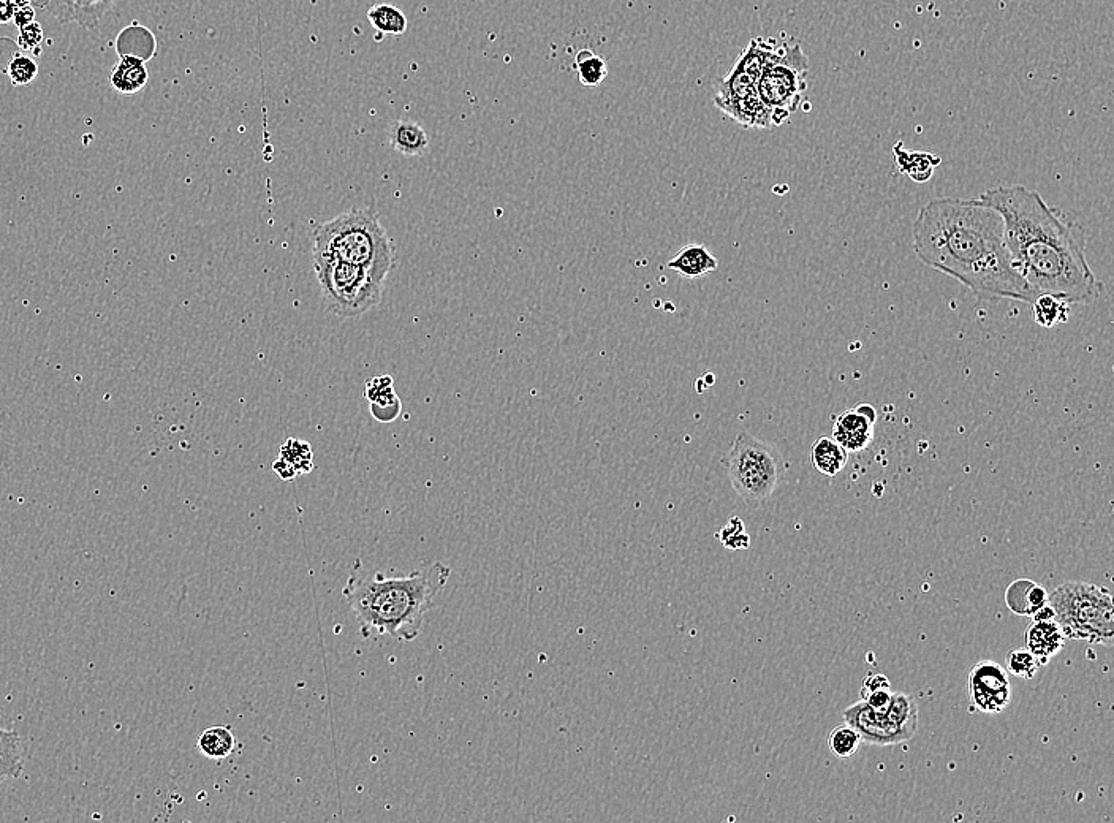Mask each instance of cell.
<instances>
[{
	"label": "cell",
	"mask_w": 1114,
	"mask_h": 823,
	"mask_svg": "<svg viewBox=\"0 0 1114 823\" xmlns=\"http://www.w3.org/2000/svg\"><path fill=\"white\" fill-rule=\"evenodd\" d=\"M776 46L774 40L752 38L732 70L716 84L714 105L744 129H773L770 113L758 95V83Z\"/></svg>",
	"instance_id": "obj_5"
},
{
	"label": "cell",
	"mask_w": 1114,
	"mask_h": 823,
	"mask_svg": "<svg viewBox=\"0 0 1114 823\" xmlns=\"http://www.w3.org/2000/svg\"><path fill=\"white\" fill-rule=\"evenodd\" d=\"M842 717L845 724L852 725L853 729L860 733L863 743L874 744V746H896L914 738L910 733L899 729L887 713L872 710L863 698L849 708H845Z\"/></svg>",
	"instance_id": "obj_11"
},
{
	"label": "cell",
	"mask_w": 1114,
	"mask_h": 823,
	"mask_svg": "<svg viewBox=\"0 0 1114 823\" xmlns=\"http://www.w3.org/2000/svg\"><path fill=\"white\" fill-rule=\"evenodd\" d=\"M719 260L703 244H687L667 263L668 270L681 274L686 279H697L713 273Z\"/></svg>",
	"instance_id": "obj_16"
},
{
	"label": "cell",
	"mask_w": 1114,
	"mask_h": 823,
	"mask_svg": "<svg viewBox=\"0 0 1114 823\" xmlns=\"http://www.w3.org/2000/svg\"><path fill=\"white\" fill-rule=\"evenodd\" d=\"M312 254L338 258L361 266L385 285L395 266V247L379 216L371 209L355 208L317 225L312 232Z\"/></svg>",
	"instance_id": "obj_4"
},
{
	"label": "cell",
	"mask_w": 1114,
	"mask_h": 823,
	"mask_svg": "<svg viewBox=\"0 0 1114 823\" xmlns=\"http://www.w3.org/2000/svg\"><path fill=\"white\" fill-rule=\"evenodd\" d=\"M1024 638L1026 648L1039 659L1040 665H1046L1058 656L1067 640L1056 619H1032Z\"/></svg>",
	"instance_id": "obj_13"
},
{
	"label": "cell",
	"mask_w": 1114,
	"mask_h": 823,
	"mask_svg": "<svg viewBox=\"0 0 1114 823\" xmlns=\"http://www.w3.org/2000/svg\"><path fill=\"white\" fill-rule=\"evenodd\" d=\"M42 42L43 29L37 21L29 24V26L23 27V29H19L18 45L21 50L32 51L35 56H38V54L42 53V51H40Z\"/></svg>",
	"instance_id": "obj_32"
},
{
	"label": "cell",
	"mask_w": 1114,
	"mask_h": 823,
	"mask_svg": "<svg viewBox=\"0 0 1114 823\" xmlns=\"http://www.w3.org/2000/svg\"><path fill=\"white\" fill-rule=\"evenodd\" d=\"M716 539L727 550L739 551L751 547V535L747 534L746 526L738 516H733L728 520L727 526L717 532Z\"/></svg>",
	"instance_id": "obj_30"
},
{
	"label": "cell",
	"mask_w": 1114,
	"mask_h": 823,
	"mask_svg": "<svg viewBox=\"0 0 1114 823\" xmlns=\"http://www.w3.org/2000/svg\"><path fill=\"white\" fill-rule=\"evenodd\" d=\"M148 80L149 72L143 59L130 54L121 56L110 76L114 91L124 95L137 94L148 84Z\"/></svg>",
	"instance_id": "obj_18"
},
{
	"label": "cell",
	"mask_w": 1114,
	"mask_h": 823,
	"mask_svg": "<svg viewBox=\"0 0 1114 823\" xmlns=\"http://www.w3.org/2000/svg\"><path fill=\"white\" fill-rule=\"evenodd\" d=\"M861 743H863V738H861L860 733L849 724L838 725L828 735V748H830L831 754L838 759L853 757L861 748Z\"/></svg>",
	"instance_id": "obj_28"
},
{
	"label": "cell",
	"mask_w": 1114,
	"mask_h": 823,
	"mask_svg": "<svg viewBox=\"0 0 1114 823\" xmlns=\"http://www.w3.org/2000/svg\"><path fill=\"white\" fill-rule=\"evenodd\" d=\"M198 751L213 760H224L235 752L236 738L228 725H216L201 732Z\"/></svg>",
	"instance_id": "obj_22"
},
{
	"label": "cell",
	"mask_w": 1114,
	"mask_h": 823,
	"mask_svg": "<svg viewBox=\"0 0 1114 823\" xmlns=\"http://www.w3.org/2000/svg\"><path fill=\"white\" fill-rule=\"evenodd\" d=\"M279 458L287 461L298 472V475L311 474L314 469V453L311 445L306 440L287 439L282 444Z\"/></svg>",
	"instance_id": "obj_27"
},
{
	"label": "cell",
	"mask_w": 1114,
	"mask_h": 823,
	"mask_svg": "<svg viewBox=\"0 0 1114 823\" xmlns=\"http://www.w3.org/2000/svg\"><path fill=\"white\" fill-rule=\"evenodd\" d=\"M877 412L871 404H858L834 418L833 439L849 453L863 452L874 437Z\"/></svg>",
	"instance_id": "obj_12"
},
{
	"label": "cell",
	"mask_w": 1114,
	"mask_h": 823,
	"mask_svg": "<svg viewBox=\"0 0 1114 823\" xmlns=\"http://www.w3.org/2000/svg\"><path fill=\"white\" fill-rule=\"evenodd\" d=\"M885 713L899 729L915 736L918 730V706L914 695L893 692L890 708Z\"/></svg>",
	"instance_id": "obj_25"
},
{
	"label": "cell",
	"mask_w": 1114,
	"mask_h": 823,
	"mask_svg": "<svg viewBox=\"0 0 1114 823\" xmlns=\"http://www.w3.org/2000/svg\"><path fill=\"white\" fill-rule=\"evenodd\" d=\"M1048 604L1065 638L1113 646L1114 607L1110 589L1094 583L1067 581L1051 592Z\"/></svg>",
	"instance_id": "obj_6"
},
{
	"label": "cell",
	"mask_w": 1114,
	"mask_h": 823,
	"mask_svg": "<svg viewBox=\"0 0 1114 823\" xmlns=\"http://www.w3.org/2000/svg\"><path fill=\"white\" fill-rule=\"evenodd\" d=\"M13 15H15V8L8 4V2H5V0H0V24L10 23L13 19Z\"/></svg>",
	"instance_id": "obj_38"
},
{
	"label": "cell",
	"mask_w": 1114,
	"mask_h": 823,
	"mask_svg": "<svg viewBox=\"0 0 1114 823\" xmlns=\"http://www.w3.org/2000/svg\"><path fill=\"white\" fill-rule=\"evenodd\" d=\"M733 490L751 507L765 504L784 480L785 459L774 445L749 433H739L724 458Z\"/></svg>",
	"instance_id": "obj_7"
},
{
	"label": "cell",
	"mask_w": 1114,
	"mask_h": 823,
	"mask_svg": "<svg viewBox=\"0 0 1114 823\" xmlns=\"http://www.w3.org/2000/svg\"><path fill=\"white\" fill-rule=\"evenodd\" d=\"M368 19L372 27L383 35H402L409 26L404 12L390 4H379L369 8Z\"/></svg>",
	"instance_id": "obj_24"
},
{
	"label": "cell",
	"mask_w": 1114,
	"mask_h": 823,
	"mask_svg": "<svg viewBox=\"0 0 1114 823\" xmlns=\"http://www.w3.org/2000/svg\"><path fill=\"white\" fill-rule=\"evenodd\" d=\"M811 461L820 474L836 477L849 461V452L833 437H820L812 445Z\"/></svg>",
	"instance_id": "obj_20"
},
{
	"label": "cell",
	"mask_w": 1114,
	"mask_h": 823,
	"mask_svg": "<svg viewBox=\"0 0 1114 823\" xmlns=\"http://www.w3.org/2000/svg\"><path fill=\"white\" fill-rule=\"evenodd\" d=\"M388 143L402 156L420 157L428 151L429 137L418 122L399 119L388 129Z\"/></svg>",
	"instance_id": "obj_17"
},
{
	"label": "cell",
	"mask_w": 1114,
	"mask_h": 823,
	"mask_svg": "<svg viewBox=\"0 0 1114 823\" xmlns=\"http://www.w3.org/2000/svg\"><path fill=\"white\" fill-rule=\"evenodd\" d=\"M1032 309H1034L1035 322L1039 323L1043 328H1054L1069 320L1070 304L1062 300L1059 296L1042 295L1035 296L1032 301Z\"/></svg>",
	"instance_id": "obj_23"
},
{
	"label": "cell",
	"mask_w": 1114,
	"mask_h": 823,
	"mask_svg": "<svg viewBox=\"0 0 1114 823\" xmlns=\"http://www.w3.org/2000/svg\"><path fill=\"white\" fill-rule=\"evenodd\" d=\"M1050 594L1039 583L1032 580L1013 581L1005 591V604L1008 610L1018 616L1034 618L1043 607L1048 605Z\"/></svg>",
	"instance_id": "obj_14"
},
{
	"label": "cell",
	"mask_w": 1114,
	"mask_h": 823,
	"mask_svg": "<svg viewBox=\"0 0 1114 823\" xmlns=\"http://www.w3.org/2000/svg\"><path fill=\"white\" fill-rule=\"evenodd\" d=\"M312 265L326 308L341 319H357L382 300L385 285L361 266L320 254H314Z\"/></svg>",
	"instance_id": "obj_8"
},
{
	"label": "cell",
	"mask_w": 1114,
	"mask_h": 823,
	"mask_svg": "<svg viewBox=\"0 0 1114 823\" xmlns=\"http://www.w3.org/2000/svg\"><path fill=\"white\" fill-rule=\"evenodd\" d=\"M893 152H895L899 173L909 176L915 183H928L929 179L933 178L934 170L942 162V159L933 152L909 151L904 149L902 143H896Z\"/></svg>",
	"instance_id": "obj_19"
},
{
	"label": "cell",
	"mask_w": 1114,
	"mask_h": 823,
	"mask_svg": "<svg viewBox=\"0 0 1114 823\" xmlns=\"http://www.w3.org/2000/svg\"><path fill=\"white\" fill-rule=\"evenodd\" d=\"M880 689H891L890 679L883 673H869L861 686V698L868 697L872 692L880 691Z\"/></svg>",
	"instance_id": "obj_34"
},
{
	"label": "cell",
	"mask_w": 1114,
	"mask_h": 823,
	"mask_svg": "<svg viewBox=\"0 0 1114 823\" xmlns=\"http://www.w3.org/2000/svg\"><path fill=\"white\" fill-rule=\"evenodd\" d=\"M980 200L1001 214L1013 265L1037 295L1069 304H1091L1102 295L1103 284L1086 258L1083 228L1039 192L1013 184L985 190Z\"/></svg>",
	"instance_id": "obj_2"
},
{
	"label": "cell",
	"mask_w": 1114,
	"mask_h": 823,
	"mask_svg": "<svg viewBox=\"0 0 1114 823\" xmlns=\"http://www.w3.org/2000/svg\"><path fill=\"white\" fill-rule=\"evenodd\" d=\"M575 64L578 80L588 88L599 86L607 78V62L592 51L581 50L575 56Z\"/></svg>",
	"instance_id": "obj_26"
},
{
	"label": "cell",
	"mask_w": 1114,
	"mask_h": 823,
	"mask_svg": "<svg viewBox=\"0 0 1114 823\" xmlns=\"http://www.w3.org/2000/svg\"><path fill=\"white\" fill-rule=\"evenodd\" d=\"M5 2H8V4L12 5L15 10H18V8L26 7V5H31L32 0H5Z\"/></svg>",
	"instance_id": "obj_39"
},
{
	"label": "cell",
	"mask_w": 1114,
	"mask_h": 823,
	"mask_svg": "<svg viewBox=\"0 0 1114 823\" xmlns=\"http://www.w3.org/2000/svg\"><path fill=\"white\" fill-rule=\"evenodd\" d=\"M969 698L975 710L999 714L1012 702V686L1007 670L994 660H980L969 673Z\"/></svg>",
	"instance_id": "obj_10"
},
{
	"label": "cell",
	"mask_w": 1114,
	"mask_h": 823,
	"mask_svg": "<svg viewBox=\"0 0 1114 823\" xmlns=\"http://www.w3.org/2000/svg\"><path fill=\"white\" fill-rule=\"evenodd\" d=\"M7 72L15 86H27L37 78L38 67L31 57L18 54L8 64Z\"/></svg>",
	"instance_id": "obj_31"
},
{
	"label": "cell",
	"mask_w": 1114,
	"mask_h": 823,
	"mask_svg": "<svg viewBox=\"0 0 1114 823\" xmlns=\"http://www.w3.org/2000/svg\"><path fill=\"white\" fill-rule=\"evenodd\" d=\"M1040 667L1039 659L1027 648L1010 649L1005 656V670L1016 678L1032 679L1039 673Z\"/></svg>",
	"instance_id": "obj_29"
},
{
	"label": "cell",
	"mask_w": 1114,
	"mask_h": 823,
	"mask_svg": "<svg viewBox=\"0 0 1114 823\" xmlns=\"http://www.w3.org/2000/svg\"><path fill=\"white\" fill-rule=\"evenodd\" d=\"M13 23H15V26L18 27V29H23V27L35 23V8L32 7V5H26V7H21L18 8V10H15V15H13Z\"/></svg>",
	"instance_id": "obj_36"
},
{
	"label": "cell",
	"mask_w": 1114,
	"mask_h": 823,
	"mask_svg": "<svg viewBox=\"0 0 1114 823\" xmlns=\"http://www.w3.org/2000/svg\"><path fill=\"white\" fill-rule=\"evenodd\" d=\"M273 471L276 472L277 477L281 478L282 482H293L298 477V472L282 458H277L274 461Z\"/></svg>",
	"instance_id": "obj_37"
},
{
	"label": "cell",
	"mask_w": 1114,
	"mask_h": 823,
	"mask_svg": "<svg viewBox=\"0 0 1114 823\" xmlns=\"http://www.w3.org/2000/svg\"><path fill=\"white\" fill-rule=\"evenodd\" d=\"M912 235L921 262L978 298L1035 300L1037 293L1013 265L1001 214L982 200L937 198L920 209Z\"/></svg>",
	"instance_id": "obj_1"
},
{
	"label": "cell",
	"mask_w": 1114,
	"mask_h": 823,
	"mask_svg": "<svg viewBox=\"0 0 1114 823\" xmlns=\"http://www.w3.org/2000/svg\"><path fill=\"white\" fill-rule=\"evenodd\" d=\"M23 773L21 736L13 730L0 729V784L18 779Z\"/></svg>",
	"instance_id": "obj_21"
},
{
	"label": "cell",
	"mask_w": 1114,
	"mask_h": 823,
	"mask_svg": "<svg viewBox=\"0 0 1114 823\" xmlns=\"http://www.w3.org/2000/svg\"><path fill=\"white\" fill-rule=\"evenodd\" d=\"M32 2H34L35 7L48 8V5H50L51 0H32Z\"/></svg>",
	"instance_id": "obj_40"
},
{
	"label": "cell",
	"mask_w": 1114,
	"mask_h": 823,
	"mask_svg": "<svg viewBox=\"0 0 1114 823\" xmlns=\"http://www.w3.org/2000/svg\"><path fill=\"white\" fill-rule=\"evenodd\" d=\"M366 399L374 418L383 423L395 421L401 414V401L396 395L395 384L390 376L374 377L366 384Z\"/></svg>",
	"instance_id": "obj_15"
},
{
	"label": "cell",
	"mask_w": 1114,
	"mask_h": 823,
	"mask_svg": "<svg viewBox=\"0 0 1114 823\" xmlns=\"http://www.w3.org/2000/svg\"><path fill=\"white\" fill-rule=\"evenodd\" d=\"M863 700L871 706L872 710L885 713L890 708L893 692H891V689H880V691L872 692Z\"/></svg>",
	"instance_id": "obj_35"
},
{
	"label": "cell",
	"mask_w": 1114,
	"mask_h": 823,
	"mask_svg": "<svg viewBox=\"0 0 1114 823\" xmlns=\"http://www.w3.org/2000/svg\"><path fill=\"white\" fill-rule=\"evenodd\" d=\"M809 57L800 42L776 46L758 83V95L770 113L773 127L782 126L800 108L808 91Z\"/></svg>",
	"instance_id": "obj_9"
},
{
	"label": "cell",
	"mask_w": 1114,
	"mask_h": 823,
	"mask_svg": "<svg viewBox=\"0 0 1114 823\" xmlns=\"http://www.w3.org/2000/svg\"><path fill=\"white\" fill-rule=\"evenodd\" d=\"M450 575V567L440 561L417 567L406 577L371 573L357 561L342 596L364 638L382 635L407 643L421 634L426 615Z\"/></svg>",
	"instance_id": "obj_3"
},
{
	"label": "cell",
	"mask_w": 1114,
	"mask_h": 823,
	"mask_svg": "<svg viewBox=\"0 0 1114 823\" xmlns=\"http://www.w3.org/2000/svg\"><path fill=\"white\" fill-rule=\"evenodd\" d=\"M48 10L59 23H73L76 16V0H51Z\"/></svg>",
	"instance_id": "obj_33"
}]
</instances>
